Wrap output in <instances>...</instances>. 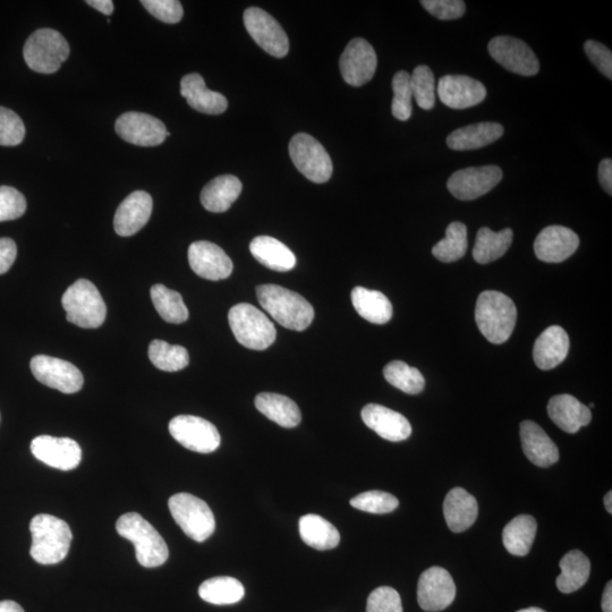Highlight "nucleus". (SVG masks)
Instances as JSON below:
<instances>
[{
    "label": "nucleus",
    "mask_w": 612,
    "mask_h": 612,
    "mask_svg": "<svg viewBox=\"0 0 612 612\" xmlns=\"http://www.w3.org/2000/svg\"><path fill=\"white\" fill-rule=\"evenodd\" d=\"M413 97L420 108L431 110L436 105V81L431 68L420 65L411 75Z\"/></svg>",
    "instance_id": "obj_43"
},
{
    "label": "nucleus",
    "mask_w": 612,
    "mask_h": 612,
    "mask_svg": "<svg viewBox=\"0 0 612 612\" xmlns=\"http://www.w3.org/2000/svg\"><path fill=\"white\" fill-rule=\"evenodd\" d=\"M87 4L107 16L112 15L114 12V3L112 0H88Z\"/></svg>",
    "instance_id": "obj_54"
},
{
    "label": "nucleus",
    "mask_w": 612,
    "mask_h": 612,
    "mask_svg": "<svg viewBox=\"0 0 612 612\" xmlns=\"http://www.w3.org/2000/svg\"><path fill=\"white\" fill-rule=\"evenodd\" d=\"M151 195L144 191H135L129 195L116 211L114 218L115 232L119 236L129 237L140 232L147 225L152 214Z\"/></svg>",
    "instance_id": "obj_23"
},
{
    "label": "nucleus",
    "mask_w": 612,
    "mask_h": 612,
    "mask_svg": "<svg viewBox=\"0 0 612 612\" xmlns=\"http://www.w3.org/2000/svg\"><path fill=\"white\" fill-rule=\"evenodd\" d=\"M355 509L371 514H389L399 506L398 499L388 492L372 490L351 499Z\"/></svg>",
    "instance_id": "obj_45"
},
{
    "label": "nucleus",
    "mask_w": 612,
    "mask_h": 612,
    "mask_svg": "<svg viewBox=\"0 0 612 612\" xmlns=\"http://www.w3.org/2000/svg\"><path fill=\"white\" fill-rule=\"evenodd\" d=\"M115 130L124 141L139 147L159 146L169 136L163 122L143 113L131 112L118 117Z\"/></svg>",
    "instance_id": "obj_16"
},
{
    "label": "nucleus",
    "mask_w": 612,
    "mask_h": 612,
    "mask_svg": "<svg viewBox=\"0 0 612 612\" xmlns=\"http://www.w3.org/2000/svg\"><path fill=\"white\" fill-rule=\"evenodd\" d=\"M289 155L300 172L311 182L322 184L333 175V163L322 144L305 133L294 136L289 143Z\"/></svg>",
    "instance_id": "obj_9"
},
{
    "label": "nucleus",
    "mask_w": 612,
    "mask_h": 612,
    "mask_svg": "<svg viewBox=\"0 0 612 612\" xmlns=\"http://www.w3.org/2000/svg\"><path fill=\"white\" fill-rule=\"evenodd\" d=\"M504 132V127L498 123L472 124L450 133L447 146L456 151L481 149L498 141Z\"/></svg>",
    "instance_id": "obj_29"
},
{
    "label": "nucleus",
    "mask_w": 612,
    "mask_h": 612,
    "mask_svg": "<svg viewBox=\"0 0 612 612\" xmlns=\"http://www.w3.org/2000/svg\"><path fill=\"white\" fill-rule=\"evenodd\" d=\"M394 99L391 112L398 121L406 122L412 116L411 75L405 71L398 72L393 79Z\"/></svg>",
    "instance_id": "obj_44"
},
{
    "label": "nucleus",
    "mask_w": 612,
    "mask_h": 612,
    "mask_svg": "<svg viewBox=\"0 0 612 612\" xmlns=\"http://www.w3.org/2000/svg\"><path fill=\"white\" fill-rule=\"evenodd\" d=\"M27 211L24 195L11 186H0V223L22 217Z\"/></svg>",
    "instance_id": "obj_47"
},
{
    "label": "nucleus",
    "mask_w": 612,
    "mask_h": 612,
    "mask_svg": "<svg viewBox=\"0 0 612 612\" xmlns=\"http://www.w3.org/2000/svg\"><path fill=\"white\" fill-rule=\"evenodd\" d=\"M479 514L478 501L462 488L448 492L444 503V515L450 531L462 533L469 530Z\"/></svg>",
    "instance_id": "obj_28"
},
{
    "label": "nucleus",
    "mask_w": 612,
    "mask_h": 612,
    "mask_svg": "<svg viewBox=\"0 0 612 612\" xmlns=\"http://www.w3.org/2000/svg\"><path fill=\"white\" fill-rule=\"evenodd\" d=\"M170 435L186 449L200 454L214 453L220 435L214 424L193 415H178L169 423Z\"/></svg>",
    "instance_id": "obj_10"
},
{
    "label": "nucleus",
    "mask_w": 612,
    "mask_h": 612,
    "mask_svg": "<svg viewBox=\"0 0 612 612\" xmlns=\"http://www.w3.org/2000/svg\"><path fill=\"white\" fill-rule=\"evenodd\" d=\"M503 180V172L497 166L470 167L450 176L447 186L458 200L472 201L483 197Z\"/></svg>",
    "instance_id": "obj_13"
},
{
    "label": "nucleus",
    "mask_w": 612,
    "mask_h": 612,
    "mask_svg": "<svg viewBox=\"0 0 612 612\" xmlns=\"http://www.w3.org/2000/svg\"><path fill=\"white\" fill-rule=\"evenodd\" d=\"M250 251L255 260L271 270L285 272L296 266L295 254L274 237H255L250 244Z\"/></svg>",
    "instance_id": "obj_31"
},
{
    "label": "nucleus",
    "mask_w": 612,
    "mask_h": 612,
    "mask_svg": "<svg viewBox=\"0 0 612 612\" xmlns=\"http://www.w3.org/2000/svg\"><path fill=\"white\" fill-rule=\"evenodd\" d=\"M25 126L13 110L0 107V146H19L24 140Z\"/></svg>",
    "instance_id": "obj_46"
},
{
    "label": "nucleus",
    "mask_w": 612,
    "mask_h": 612,
    "mask_svg": "<svg viewBox=\"0 0 612 612\" xmlns=\"http://www.w3.org/2000/svg\"><path fill=\"white\" fill-rule=\"evenodd\" d=\"M580 238L572 229L564 226H549L535 238L534 252L537 258L547 263H560L576 252Z\"/></svg>",
    "instance_id": "obj_21"
},
{
    "label": "nucleus",
    "mask_w": 612,
    "mask_h": 612,
    "mask_svg": "<svg viewBox=\"0 0 612 612\" xmlns=\"http://www.w3.org/2000/svg\"><path fill=\"white\" fill-rule=\"evenodd\" d=\"M586 55L590 58L592 64L606 76L612 80V53L605 45L598 41L588 40L584 44Z\"/></svg>",
    "instance_id": "obj_51"
},
{
    "label": "nucleus",
    "mask_w": 612,
    "mask_h": 612,
    "mask_svg": "<svg viewBox=\"0 0 612 612\" xmlns=\"http://www.w3.org/2000/svg\"><path fill=\"white\" fill-rule=\"evenodd\" d=\"M601 606H602L603 612H612V583L611 582L607 584L605 592H603Z\"/></svg>",
    "instance_id": "obj_55"
},
{
    "label": "nucleus",
    "mask_w": 612,
    "mask_h": 612,
    "mask_svg": "<svg viewBox=\"0 0 612 612\" xmlns=\"http://www.w3.org/2000/svg\"><path fill=\"white\" fill-rule=\"evenodd\" d=\"M31 452L38 461L61 471H72L81 463L82 450L70 438L40 436L31 442Z\"/></svg>",
    "instance_id": "obj_18"
},
{
    "label": "nucleus",
    "mask_w": 612,
    "mask_h": 612,
    "mask_svg": "<svg viewBox=\"0 0 612 612\" xmlns=\"http://www.w3.org/2000/svg\"><path fill=\"white\" fill-rule=\"evenodd\" d=\"M244 594L243 584L228 576L210 578L199 588L200 598L216 606L234 605L244 598Z\"/></svg>",
    "instance_id": "obj_38"
},
{
    "label": "nucleus",
    "mask_w": 612,
    "mask_h": 612,
    "mask_svg": "<svg viewBox=\"0 0 612 612\" xmlns=\"http://www.w3.org/2000/svg\"><path fill=\"white\" fill-rule=\"evenodd\" d=\"M33 376L49 388L63 394L78 393L83 387L82 372L74 364L48 355L34 356L30 363Z\"/></svg>",
    "instance_id": "obj_11"
},
{
    "label": "nucleus",
    "mask_w": 612,
    "mask_h": 612,
    "mask_svg": "<svg viewBox=\"0 0 612 612\" xmlns=\"http://www.w3.org/2000/svg\"><path fill=\"white\" fill-rule=\"evenodd\" d=\"M367 612H403L401 595L389 586H381L369 595Z\"/></svg>",
    "instance_id": "obj_48"
},
{
    "label": "nucleus",
    "mask_w": 612,
    "mask_h": 612,
    "mask_svg": "<svg viewBox=\"0 0 612 612\" xmlns=\"http://www.w3.org/2000/svg\"><path fill=\"white\" fill-rule=\"evenodd\" d=\"M561 573L557 577V588L561 593H573L588 582L591 573L590 559L580 550H572L560 560Z\"/></svg>",
    "instance_id": "obj_34"
},
{
    "label": "nucleus",
    "mask_w": 612,
    "mask_h": 612,
    "mask_svg": "<svg viewBox=\"0 0 612 612\" xmlns=\"http://www.w3.org/2000/svg\"><path fill=\"white\" fill-rule=\"evenodd\" d=\"M489 54L507 71L522 76L537 75L539 59L524 41L513 37H496L489 42Z\"/></svg>",
    "instance_id": "obj_14"
},
{
    "label": "nucleus",
    "mask_w": 612,
    "mask_h": 612,
    "mask_svg": "<svg viewBox=\"0 0 612 612\" xmlns=\"http://www.w3.org/2000/svg\"><path fill=\"white\" fill-rule=\"evenodd\" d=\"M151 300L159 316L166 322L180 323L185 322L189 319V310L183 301V297L180 293L172 291L168 287L157 284L151 287Z\"/></svg>",
    "instance_id": "obj_39"
},
{
    "label": "nucleus",
    "mask_w": 612,
    "mask_h": 612,
    "mask_svg": "<svg viewBox=\"0 0 612 612\" xmlns=\"http://www.w3.org/2000/svg\"><path fill=\"white\" fill-rule=\"evenodd\" d=\"M170 513L187 537L206 541L216 530L214 513L202 499L190 493H177L168 501Z\"/></svg>",
    "instance_id": "obj_8"
},
{
    "label": "nucleus",
    "mask_w": 612,
    "mask_h": 612,
    "mask_svg": "<svg viewBox=\"0 0 612 612\" xmlns=\"http://www.w3.org/2000/svg\"><path fill=\"white\" fill-rule=\"evenodd\" d=\"M548 414L558 428L572 435L592 420L590 408L572 395L552 397L548 404Z\"/></svg>",
    "instance_id": "obj_25"
},
{
    "label": "nucleus",
    "mask_w": 612,
    "mask_h": 612,
    "mask_svg": "<svg viewBox=\"0 0 612 612\" xmlns=\"http://www.w3.org/2000/svg\"><path fill=\"white\" fill-rule=\"evenodd\" d=\"M514 233L506 228L500 232H493L488 227L479 229L473 249V258L480 265L496 261L504 257L513 243Z\"/></svg>",
    "instance_id": "obj_36"
},
{
    "label": "nucleus",
    "mask_w": 612,
    "mask_h": 612,
    "mask_svg": "<svg viewBox=\"0 0 612 612\" xmlns=\"http://www.w3.org/2000/svg\"><path fill=\"white\" fill-rule=\"evenodd\" d=\"M66 319L73 325L96 329L102 326L107 316V308L98 288L90 280L79 279L66 289L62 297Z\"/></svg>",
    "instance_id": "obj_5"
},
{
    "label": "nucleus",
    "mask_w": 612,
    "mask_h": 612,
    "mask_svg": "<svg viewBox=\"0 0 612 612\" xmlns=\"http://www.w3.org/2000/svg\"><path fill=\"white\" fill-rule=\"evenodd\" d=\"M537 529V521L531 515H520L510 521L503 532L504 546L509 554L520 557L529 554Z\"/></svg>",
    "instance_id": "obj_37"
},
{
    "label": "nucleus",
    "mask_w": 612,
    "mask_h": 612,
    "mask_svg": "<svg viewBox=\"0 0 612 612\" xmlns=\"http://www.w3.org/2000/svg\"><path fill=\"white\" fill-rule=\"evenodd\" d=\"M149 359L161 371L177 372L190 363L189 352L180 345H170L164 340H153L149 346Z\"/></svg>",
    "instance_id": "obj_40"
},
{
    "label": "nucleus",
    "mask_w": 612,
    "mask_h": 612,
    "mask_svg": "<svg viewBox=\"0 0 612 612\" xmlns=\"http://www.w3.org/2000/svg\"><path fill=\"white\" fill-rule=\"evenodd\" d=\"M189 262L195 274L204 279L214 280V282L231 276L234 268L226 252L218 245L208 241L191 244Z\"/></svg>",
    "instance_id": "obj_20"
},
{
    "label": "nucleus",
    "mask_w": 612,
    "mask_h": 612,
    "mask_svg": "<svg viewBox=\"0 0 612 612\" xmlns=\"http://www.w3.org/2000/svg\"><path fill=\"white\" fill-rule=\"evenodd\" d=\"M242 183L233 175L216 177L201 192V203L204 209L221 214L232 207L242 193Z\"/></svg>",
    "instance_id": "obj_30"
},
{
    "label": "nucleus",
    "mask_w": 612,
    "mask_h": 612,
    "mask_svg": "<svg viewBox=\"0 0 612 612\" xmlns=\"http://www.w3.org/2000/svg\"><path fill=\"white\" fill-rule=\"evenodd\" d=\"M569 352V337L565 329L552 326L535 340L533 359L537 367L548 371L563 363Z\"/></svg>",
    "instance_id": "obj_27"
},
{
    "label": "nucleus",
    "mask_w": 612,
    "mask_h": 612,
    "mask_svg": "<svg viewBox=\"0 0 612 612\" xmlns=\"http://www.w3.org/2000/svg\"><path fill=\"white\" fill-rule=\"evenodd\" d=\"M354 309L360 316L374 325H385L393 318V305L379 291L355 287L352 292Z\"/></svg>",
    "instance_id": "obj_33"
},
{
    "label": "nucleus",
    "mask_w": 612,
    "mask_h": 612,
    "mask_svg": "<svg viewBox=\"0 0 612 612\" xmlns=\"http://www.w3.org/2000/svg\"><path fill=\"white\" fill-rule=\"evenodd\" d=\"M467 248H469L467 228L464 224L455 221L447 227L444 240L433 246L432 254L441 262H455L464 257Z\"/></svg>",
    "instance_id": "obj_41"
},
{
    "label": "nucleus",
    "mask_w": 612,
    "mask_h": 612,
    "mask_svg": "<svg viewBox=\"0 0 612 612\" xmlns=\"http://www.w3.org/2000/svg\"><path fill=\"white\" fill-rule=\"evenodd\" d=\"M255 407L283 428H295L301 423L302 414L299 406L284 395L262 393L255 397Z\"/></svg>",
    "instance_id": "obj_32"
},
{
    "label": "nucleus",
    "mask_w": 612,
    "mask_h": 612,
    "mask_svg": "<svg viewBox=\"0 0 612 612\" xmlns=\"http://www.w3.org/2000/svg\"><path fill=\"white\" fill-rule=\"evenodd\" d=\"M384 376L391 386L408 395H418L425 387L422 373L402 361H393L386 365Z\"/></svg>",
    "instance_id": "obj_42"
},
{
    "label": "nucleus",
    "mask_w": 612,
    "mask_h": 612,
    "mask_svg": "<svg viewBox=\"0 0 612 612\" xmlns=\"http://www.w3.org/2000/svg\"><path fill=\"white\" fill-rule=\"evenodd\" d=\"M70 45L61 33L51 29H40L25 42L23 56L32 71L53 74L70 56Z\"/></svg>",
    "instance_id": "obj_7"
},
{
    "label": "nucleus",
    "mask_w": 612,
    "mask_h": 612,
    "mask_svg": "<svg viewBox=\"0 0 612 612\" xmlns=\"http://www.w3.org/2000/svg\"><path fill=\"white\" fill-rule=\"evenodd\" d=\"M0 612H25L23 608L11 600L0 601Z\"/></svg>",
    "instance_id": "obj_56"
},
{
    "label": "nucleus",
    "mask_w": 612,
    "mask_h": 612,
    "mask_svg": "<svg viewBox=\"0 0 612 612\" xmlns=\"http://www.w3.org/2000/svg\"><path fill=\"white\" fill-rule=\"evenodd\" d=\"M17 255L16 244L11 238H0V275L14 265Z\"/></svg>",
    "instance_id": "obj_52"
},
{
    "label": "nucleus",
    "mask_w": 612,
    "mask_h": 612,
    "mask_svg": "<svg viewBox=\"0 0 612 612\" xmlns=\"http://www.w3.org/2000/svg\"><path fill=\"white\" fill-rule=\"evenodd\" d=\"M520 433L524 454L530 462L539 467H549L558 462V447L539 424L524 421Z\"/></svg>",
    "instance_id": "obj_26"
},
{
    "label": "nucleus",
    "mask_w": 612,
    "mask_h": 612,
    "mask_svg": "<svg viewBox=\"0 0 612 612\" xmlns=\"http://www.w3.org/2000/svg\"><path fill=\"white\" fill-rule=\"evenodd\" d=\"M299 529L303 542L319 551L335 549L340 542L336 527L316 514L302 516Z\"/></svg>",
    "instance_id": "obj_35"
},
{
    "label": "nucleus",
    "mask_w": 612,
    "mask_h": 612,
    "mask_svg": "<svg viewBox=\"0 0 612 612\" xmlns=\"http://www.w3.org/2000/svg\"><path fill=\"white\" fill-rule=\"evenodd\" d=\"M605 507L609 514H612V492L609 491L605 497Z\"/></svg>",
    "instance_id": "obj_57"
},
{
    "label": "nucleus",
    "mask_w": 612,
    "mask_h": 612,
    "mask_svg": "<svg viewBox=\"0 0 612 612\" xmlns=\"http://www.w3.org/2000/svg\"><path fill=\"white\" fill-rule=\"evenodd\" d=\"M456 585L452 575L441 567H431L423 572L418 584L420 607L429 612L445 610L454 602Z\"/></svg>",
    "instance_id": "obj_17"
},
{
    "label": "nucleus",
    "mask_w": 612,
    "mask_h": 612,
    "mask_svg": "<svg viewBox=\"0 0 612 612\" xmlns=\"http://www.w3.org/2000/svg\"><path fill=\"white\" fill-rule=\"evenodd\" d=\"M228 321L237 342L249 350L265 351L275 343L277 331L274 323L251 304L233 306Z\"/></svg>",
    "instance_id": "obj_6"
},
{
    "label": "nucleus",
    "mask_w": 612,
    "mask_h": 612,
    "mask_svg": "<svg viewBox=\"0 0 612 612\" xmlns=\"http://www.w3.org/2000/svg\"><path fill=\"white\" fill-rule=\"evenodd\" d=\"M31 557L41 565L61 563L71 548L73 534L68 524L53 515L39 514L30 523Z\"/></svg>",
    "instance_id": "obj_1"
},
{
    "label": "nucleus",
    "mask_w": 612,
    "mask_h": 612,
    "mask_svg": "<svg viewBox=\"0 0 612 612\" xmlns=\"http://www.w3.org/2000/svg\"><path fill=\"white\" fill-rule=\"evenodd\" d=\"M181 95L197 112L207 115H220L226 112L228 101L219 92L207 88L202 76L193 73L181 81Z\"/></svg>",
    "instance_id": "obj_24"
},
{
    "label": "nucleus",
    "mask_w": 612,
    "mask_h": 612,
    "mask_svg": "<svg viewBox=\"0 0 612 612\" xmlns=\"http://www.w3.org/2000/svg\"><path fill=\"white\" fill-rule=\"evenodd\" d=\"M438 96L442 104L453 109H466L487 97V89L478 81L466 75H446L438 82Z\"/></svg>",
    "instance_id": "obj_19"
},
{
    "label": "nucleus",
    "mask_w": 612,
    "mask_h": 612,
    "mask_svg": "<svg viewBox=\"0 0 612 612\" xmlns=\"http://www.w3.org/2000/svg\"><path fill=\"white\" fill-rule=\"evenodd\" d=\"M599 181L608 194H612V160L603 159L599 165Z\"/></svg>",
    "instance_id": "obj_53"
},
{
    "label": "nucleus",
    "mask_w": 612,
    "mask_h": 612,
    "mask_svg": "<svg viewBox=\"0 0 612 612\" xmlns=\"http://www.w3.org/2000/svg\"><path fill=\"white\" fill-rule=\"evenodd\" d=\"M378 58L376 51L364 39H354L340 56L339 67L343 79L352 87H362L376 74Z\"/></svg>",
    "instance_id": "obj_15"
},
{
    "label": "nucleus",
    "mask_w": 612,
    "mask_h": 612,
    "mask_svg": "<svg viewBox=\"0 0 612 612\" xmlns=\"http://www.w3.org/2000/svg\"><path fill=\"white\" fill-rule=\"evenodd\" d=\"M421 4L441 21L461 19L465 13V3L462 0H422Z\"/></svg>",
    "instance_id": "obj_50"
},
{
    "label": "nucleus",
    "mask_w": 612,
    "mask_h": 612,
    "mask_svg": "<svg viewBox=\"0 0 612 612\" xmlns=\"http://www.w3.org/2000/svg\"><path fill=\"white\" fill-rule=\"evenodd\" d=\"M246 30L255 42L268 54L283 58L288 54L289 40L285 30L274 17L258 7H251L244 13Z\"/></svg>",
    "instance_id": "obj_12"
},
{
    "label": "nucleus",
    "mask_w": 612,
    "mask_h": 612,
    "mask_svg": "<svg viewBox=\"0 0 612 612\" xmlns=\"http://www.w3.org/2000/svg\"><path fill=\"white\" fill-rule=\"evenodd\" d=\"M517 612H547V611H544L543 609H540V608L532 607V608L522 609Z\"/></svg>",
    "instance_id": "obj_58"
},
{
    "label": "nucleus",
    "mask_w": 612,
    "mask_h": 612,
    "mask_svg": "<svg viewBox=\"0 0 612 612\" xmlns=\"http://www.w3.org/2000/svg\"><path fill=\"white\" fill-rule=\"evenodd\" d=\"M362 420L378 436L391 442L404 441L412 435L411 423L405 416L382 405L365 406Z\"/></svg>",
    "instance_id": "obj_22"
},
{
    "label": "nucleus",
    "mask_w": 612,
    "mask_h": 612,
    "mask_svg": "<svg viewBox=\"0 0 612 612\" xmlns=\"http://www.w3.org/2000/svg\"><path fill=\"white\" fill-rule=\"evenodd\" d=\"M517 309L503 293L486 291L480 294L475 308V321L481 334L492 344H504L512 336Z\"/></svg>",
    "instance_id": "obj_3"
},
{
    "label": "nucleus",
    "mask_w": 612,
    "mask_h": 612,
    "mask_svg": "<svg viewBox=\"0 0 612 612\" xmlns=\"http://www.w3.org/2000/svg\"><path fill=\"white\" fill-rule=\"evenodd\" d=\"M141 4L161 22L176 24L183 19V6L177 0H142Z\"/></svg>",
    "instance_id": "obj_49"
},
{
    "label": "nucleus",
    "mask_w": 612,
    "mask_h": 612,
    "mask_svg": "<svg viewBox=\"0 0 612 612\" xmlns=\"http://www.w3.org/2000/svg\"><path fill=\"white\" fill-rule=\"evenodd\" d=\"M257 296L265 309L280 326L295 331L309 328L313 318V306L303 296L278 285H262Z\"/></svg>",
    "instance_id": "obj_2"
},
{
    "label": "nucleus",
    "mask_w": 612,
    "mask_h": 612,
    "mask_svg": "<svg viewBox=\"0 0 612 612\" xmlns=\"http://www.w3.org/2000/svg\"><path fill=\"white\" fill-rule=\"evenodd\" d=\"M116 531L134 544L136 559L141 566L156 568L166 563L169 550L164 538L141 515H122L116 523Z\"/></svg>",
    "instance_id": "obj_4"
}]
</instances>
